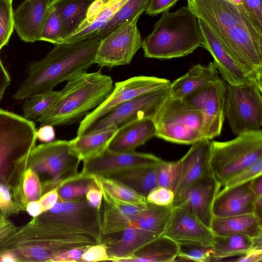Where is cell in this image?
<instances>
[{
	"label": "cell",
	"instance_id": "6da1fadb",
	"mask_svg": "<svg viewBox=\"0 0 262 262\" xmlns=\"http://www.w3.org/2000/svg\"><path fill=\"white\" fill-rule=\"evenodd\" d=\"M241 67L262 84V32L243 7L227 0H187Z\"/></svg>",
	"mask_w": 262,
	"mask_h": 262
},
{
	"label": "cell",
	"instance_id": "7a4b0ae2",
	"mask_svg": "<svg viewBox=\"0 0 262 262\" xmlns=\"http://www.w3.org/2000/svg\"><path fill=\"white\" fill-rule=\"evenodd\" d=\"M100 40L91 38L55 45L42 59L30 63L27 76L12 96L16 100L53 90L60 83L86 72L95 63Z\"/></svg>",
	"mask_w": 262,
	"mask_h": 262
},
{
	"label": "cell",
	"instance_id": "3957f363",
	"mask_svg": "<svg viewBox=\"0 0 262 262\" xmlns=\"http://www.w3.org/2000/svg\"><path fill=\"white\" fill-rule=\"evenodd\" d=\"M203 41L199 18L187 5L163 12L142 48L145 57L170 59L191 54Z\"/></svg>",
	"mask_w": 262,
	"mask_h": 262
},
{
	"label": "cell",
	"instance_id": "277c9868",
	"mask_svg": "<svg viewBox=\"0 0 262 262\" xmlns=\"http://www.w3.org/2000/svg\"><path fill=\"white\" fill-rule=\"evenodd\" d=\"M113 80L100 71L85 72L67 81L52 108L35 121L58 126L77 122L111 94Z\"/></svg>",
	"mask_w": 262,
	"mask_h": 262
},
{
	"label": "cell",
	"instance_id": "5b68a950",
	"mask_svg": "<svg viewBox=\"0 0 262 262\" xmlns=\"http://www.w3.org/2000/svg\"><path fill=\"white\" fill-rule=\"evenodd\" d=\"M79 233L49 224L38 216L0 244V252L13 251L19 262L51 261L58 254L82 246Z\"/></svg>",
	"mask_w": 262,
	"mask_h": 262
},
{
	"label": "cell",
	"instance_id": "8992f818",
	"mask_svg": "<svg viewBox=\"0 0 262 262\" xmlns=\"http://www.w3.org/2000/svg\"><path fill=\"white\" fill-rule=\"evenodd\" d=\"M36 130L33 121L0 108V183L15 186L35 146Z\"/></svg>",
	"mask_w": 262,
	"mask_h": 262
},
{
	"label": "cell",
	"instance_id": "52a82bcc",
	"mask_svg": "<svg viewBox=\"0 0 262 262\" xmlns=\"http://www.w3.org/2000/svg\"><path fill=\"white\" fill-rule=\"evenodd\" d=\"M156 136L168 142L192 145L205 140L201 112L182 99L169 94L151 117Z\"/></svg>",
	"mask_w": 262,
	"mask_h": 262
},
{
	"label": "cell",
	"instance_id": "ba28073f",
	"mask_svg": "<svg viewBox=\"0 0 262 262\" xmlns=\"http://www.w3.org/2000/svg\"><path fill=\"white\" fill-rule=\"evenodd\" d=\"M80 162L70 151L69 141L57 140L35 146L28 156L24 170L30 168L38 174H46L50 177L41 183L42 195L78 179Z\"/></svg>",
	"mask_w": 262,
	"mask_h": 262
},
{
	"label": "cell",
	"instance_id": "9c48e42d",
	"mask_svg": "<svg viewBox=\"0 0 262 262\" xmlns=\"http://www.w3.org/2000/svg\"><path fill=\"white\" fill-rule=\"evenodd\" d=\"M227 141H211L210 165L221 187L241 169L262 158V130L248 131Z\"/></svg>",
	"mask_w": 262,
	"mask_h": 262
},
{
	"label": "cell",
	"instance_id": "30bf717a",
	"mask_svg": "<svg viewBox=\"0 0 262 262\" xmlns=\"http://www.w3.org/2000/svg\"><path fill=\"white\" fill-rule=\"evenodd\" d=\"M261 93L254 84L226 83L225 116L234 135L261 129Z\"/></svg>",
	"mask_w": 262,
	"mask_h": 262
},
{
	"label": "cell",
	"instance_id": "8fae6325",
	"mask_svg": "<svg viewBox=\"0 0 262 262\" xmlns=\"http://www.w3.org/2000/svg\"><path fill=\"white\" fill-rule=\"evenodd\" d=\"M38 217L51 225L90 235L102 242L101 209L91 205L85 195L68 201L58 200L51 209Z\"/></svg>",
	"mask_w": 262,
	"mask_h": 262
},
{
	"label": "cell",
	"instance_id": "7c38bea8",
	"mask_svg": "<svg viewBox=\"0 0 262 262\" xmlns=\"http://www.w3.org/2000/svg\"><path fill=\"white\" fill-rule=\"evenodd\" d=\"M167 79L155 76H137L116 82L111 94L98 107L88 113L80 122L77 136L86 131L119 105L139 96L170 86Z\"/></svg>",
	"mask_w": 262,
	"mask_h": 262
},
{
	"label": "cell",
	"instance_id": "4fadbf2b",
	"mask_svg": "<svg viewBox=\"0 0 262 262\" xmlns=\"http://www.w3.org/2000/svg\"><path fill=\"white\" fill-rule=\"evenodd\" d=\"M141 15H137L100 40L95 63L111 68L130 63L142 47V40L137 26Z\"/></svg>",
	"mask_w": 262,
	"mask_h": 262
},
{
	"label": "cell",
	"instance_id": "5bb4252c",
	"mask_svg": "<svg viewBox=\"0 0 262 262\" xmlns=\"http://www.w3.org/2000/svg\"><path fill=\"white\" fill-rule=\"evenodd\" d=\"M226 82L221 78L191 93L184 99L202 113V132L210 140L221 134L225 116Z\"/></svg>",
	"mask_w": 262,
	"mask_h": 262
},
{
	"label": "cell",
	"instance_id": "9a60e30c",
	"mask_svg": "<svg viewBox=\"0 0 262 262\" xmlns=\"http://www.w3.org/2000/svg\"><path fill=\"white\" fill-rule=\"evenodd\" d=\"M169 86L139 96L119 105L89 128L84 134L112 128H119L137 119L151 118L169 94Z\"/></svg>",
	"mask_w": 262,
	"mask_h": 262
},
{
	"label": "cell",
	"instance_id": "2e32d148",
	"mask_svg": "<svg viewBox=\"0 0 262 262\" xmlns=\"http://www.w3.org/2000/svg\"><path fill=\"white\" fill-rule=\"evenodd\" d=\"M163 160L148 153L115 152L107 149L96 157L83 161L79 178L96 175L108 177L132 168L155 166Z\"/></svg>",
	"mask_w": 262,
	"mask_h": 262
},
{
	"label": "cell",
	"instance_id": "e0dca14e",
	"mask_svg": "<svg viewBox=\"0 0 262 262\" xmlns=\"http://www.w3.org/2000/svg\"><path fill=\"white\" fill-rule=\"evenodd\" d=\"M221 187L213 173H211L190 185L171 205L188 211L211 229L213 203Z\"/></svg>",
	"mask_w": 262,
	"mask_h": 262
},
{
	"label": "cell",
	"instance_id": "ac0fdd59",
	"mask_svg": "<svg viewBox=\"0 0 262 262\" xmlns=\"http://www.w3.org/2000/svg\"><path fill=\"white\" fill-rule=\"evenodd\" d=\"M203 41L202 46L212 55L216 68L222 79L228 84H251L262 90V84L248 74L224 47L206 24L200 19Z\"/></svg>",
	"mask_w": 262,
	"mask_h": 262
},
{
	"label": "cell",
	"instance_id": "d6986e66",
	"mask_svg": "<svg viewBox=\"0 0 262 262\" xmlns=\"http://www.w3.org/2000/svg\"><path fill=\"white\" fill-rule=\"evenodd\" d=\"M162 235L178 244H200L208 246H212L214 236L210 228L188 211L179 207H173Z\"/></svg>",
	"mask_w": 262,
	"mask_h": 262
},
{
	"label": "cell",
	"instance_id": "ffe728a7",
	"mask_svg": "<svg viewBox=\"0 0 262 262\" xmlns=\"http://www.w3.org/2000/svg\"><path fill=\"white\" fill-rule=\"evenodd\" d=\"M191 145L180 159L181 173L174 192L173 200L192 184L213 173L210 165L211 141L204 140Z\"/></svg>",
	"mask_w": 262,
	"mask_h": 262
},
{
	"label": "cell",
	"instance_id": "44dd1931",
	"mask_svg": "<svg viewBox=\"0 0 262 262\" xmlns=\"http://www.w3.org/2000/svg\"><path fill=\"white\" fill-rule=\"evenodd\" d=\"M51 0H25L13 11L14 29L26 42L39 41Z\"/></svg>",
	"mask_w": 262,
	"mask_h": 262
},
{
	"label": "cell",
	"instance_id": "7402d4cb",
	"mask_svg": "<svg viewBox=\"0 0 262 262\" xmlns=\"http://www.w3.org/2000/svg\"><path fill=\"white\" fill-rule=\"evenodd\" d=\"M257 196L253 192L249 183L220 191L213 206V217H228L254 213Z\"/></svg>",
	"mask_w": 262,
	"mask_h": 262
},
{
	"label": "cell",
	"instance_id": "603a6c76",
	"mask_svg": "<svg viewBox=\"0 0 262 262\" xmlns=\"http://www.w3.org/2000/svg\"><path fill=\"white\" fill-rule=\"evenodd\" d=\"M155 136L156 127L151 118H140L119 128L107 149L119 152H134Z\"/></svg>",
	"mask_w": 262,
	"mask_h": 262
},
{
	"label": "cell",
	"instance_id": "cb8c5ba5",
	"mask_svg": "<svg viewBox=\"0 0 262 262\" xmlns=\"http://www.w3.org/2000/svg\"><path fill=\"white\" fill-rule=\"evenodd\" d=\"M127 0H96L90 7L85 19L63 43L89 39L111 19Z\"/></svg>",
	"mask_w": 262,
	"mask_h": 262
},
{
	"label": "cell",
	"instance_id": "d4e9b609",
	"mask_svg": "<svg viewBox=\"0 0 262 262\" xmlns=\"http://www.w3.org/2000/svg\"><path fill=\"white\" fill-rule=\"evenodd\" d=\"M219 73L213 62L207 64L192 66L184 75L171 82L169 95L174 98L184 99L191 93L217 80Z\"/></svg>",
	"mask_w": 262,
	"mask_h": 262
},
{
	"label": "cell",
	"instance_id": "484cf974",
	"mask_svg": "<svg viewBox=\"0 0 262 262\" xmlns=\"http://www.w3.org/2000/svg\"><path fill=\"white\" fill-rule=\"evenodd\" d=\"M120 232L119 238L110 242L102 241L106 246L107 261L118 262L161 235L151 231L137 228H127Z\"/></svg>",
	"mask_w": 262,
	"mask_h": 262
},
{
	"label": "cell",
	"instance_id": "4316f807",
	"mask_svg": "<svg viewBox=\"0 0 262 262\" xmlns=\"http://www.w3.org/2000/svg\"><path fill=\"white\" fill-rule=\"evenodd\" d=\"M262 219L255 213L213 217L211 230L215 235H242L251 238L262 236Z\"/></svg>",
	"mask_w": 262,
	"mask_h": 262
},
{
	"label": "cell",
	"instance_id": "83f0119b",
	"mask_svg": "<svg viewBox=\"0 0 262 262\" xmlns=\"http://www.w3.org/2000/svg\"><path fill=\"white\" fill-rule=\"evenodd\" d=\"M118 129L112 128L77 136L69 141L70 150L81 161L100 155L108 149Z\"/></svg>",
	"mask_w": 262,
	"mask_h": 262
},
{
	"label": "cell",
	"instance_id": "f1b7e54d",
	"mask_svg": "<svg viewBox=\"0 0 262 262\" xmlns=\"http://www.w3.org/2000/svg\"><path fill=\"white\" fill-rule=\"evenodd\" d=\"M179 246L178 243L161 235L150 242L129 256L122 258L118 262H171L178 256Z\"/></svg>",
	"mask_w": 262,
	"mask_h": 262
},
{
	"label": "cell",
	"instance_id": "f546056e",
	"mask_svg": "<svg viewBox=\"0 0 262 262\" xmlns=\"http://www.w3.org/2000/svg\"><path fill=\"white\" fill-rule=\"evenodd\" d=\"M95 1H51L50 6L57 10L61 19L64 39L74 33L84 21L90 7Z\"/></svg>",
	"mask_w": 262,
	"mask_h": 262
},
{
	"label": "cell",
	"instance_id": "4dcf8cb0",
	"mask_svg": "<svg viewBox=\"0 0 262 262\" xmlns=\"http://www.w3.org/2000/svg\"><path fill=\"white\" fill-rule=\"evenodd\" d=\"M159 164L132 168L107 177L122 183L146 198L150 191L157 186V179Z\"/></svg>",
	"mask_w": 262,
	"mask_h": 262
},
{
	"label": "cell",
	"instance_id": "1f68e13d",
	"mask_svg": "<svg viewBox=\"0 0 262 262\" xmlns=\"http://www.w3.org/2000/svg\"><path fill=\"white\" fill-rule=\"evenodd\" d=\"M172 205L158 206L148 203L147 207L136 215L128 228H137L162 235L171 217Z\"/></svg>",
	"mask_w": 262,
	"mask_h": 262
},
{
	"label": "cell",
	"instance_id": "d6a6232c",
	"mask_svg": "<svg viewBox=\"0 0 262 262\" xmlns=\"http://www.w3.org/2000/svg\"><path fill=\"white\" fill-rule=\"evenodd\" d=\"M253 246V239L242 235L214 234L212 244L211 261L246 254Z\"/></svg>",
	"mask_w": 262,
	"mask_h": 262
},
{
	"label": "cell",
	"instance_id": "836d02e7",
	"mask_svg": "<svg viewBox=\"0 0 262 262\" xmlns=\"http://www.w3.org/2000/svg\"><path fill=\"white\" fill-rule=\"evenodd\" d=\"M11 191L20 211H25L29 202L39 200L42 195L41 183L38 174L31 168L25 169Z\"/></svg>",
	"mask_w": 262,
	"mask_h": 262
},
{
	"label": "cell",
	"instance_id": "e575fe53",
	"mask_svg": "<svg viewBox=\"0 0 262 262\" xmlns=\"http://www.w3.org/2000/svg\"><path fill=\"white\" fill-rule=\"evenodd\" d=\"M102 193L109 197L123 202L136 204H146L145 197L122 183L107 177L91 176Z\"/></svg>",
	"mask_w": 262,
	"mask_h": 262
},
{
	"label": "cell",
	"instance_id": "d590c367",
	"mask_svg": "<svg viewBox=\"0 0 262 262\" xmlns=\"http://www.w3.org/2000/svg\"><path fill=\"white\" fill-rule=\"evenodd\" d=\"M149 0H127L111 19L89 39L101 40L111 32L145 11Z\"/></svg>",
	"mask_w": 262,
	"mask_h": 262
},
{
	"label": "cell",
	"instance_id": "8d00e7d4",
	"mask_svg": "<svg viewBox=\"0 0 262 262\" xmlns=\"http://www.w3.org/2000/svg\"><path fill=\"white\" fill-rule=\"evenodd\" d=\"M60 93V91L52 90L34 95L25 99L23 116L27 120L36 121L52 108Z\"/></svg>",
	"mask_w": 262,
	"mask_h": 262
},
{
	"label": "cell",
	"instance_id": "74e56055",
	"mask_svg": "<svg viewBox=\"0 0 262 262\" xmlns=\"http://www.w3.org/2000/svg\"><path fill=\"white\" fill-rule=\"evenodd\" d=\"M62 25L57 10L49 6L42 26L39 41H45L55 45L63 42Z\"/></svg>",
	"mask_w": 262,
	"mask_h": 262
},
{
	"label": "cell",
	"instance_id": "f35d334b",
	"mask_svg": "<svg viewBox=\"0 0 262 262\" xmlns=\"http://www.w3.org/2000/svg\"><path fill=\"white\" fill-rule=\"evenodd\" d=\"M96 186H97L92 177L78 178L58 188V200L68 201L85 196L90 189Z\"/></svg>",
	"mask_w": 262,
	"mask_h": 262
},
{
	"label": "cell",
	"instance_id": "ab89813d",
	"mask_svg": "<svg viewBox=\"0 0 262 262\" xmlns=\"http://www.w3.org/2000/svg\"><path fill=\"white\" fill-rule=\"evenodd\" d=\"M181 170L180 160L176 161L162 160L158 167L157 186L165 187L174 192L179 180Z\"/></svg>",
	"mask_w": 262,
	"mask_h": 262
},
{
	"label": "cell",
	"instance_id": "60d3db41",
	"mask_svg": "<svg viewBox=\"0 0 262 262\" xmlns=\"http://www.w3.org/2000/svg\"><path fill=\"white\" fill-rule=\"evenodd\" d=\"M179 251L175 261H211L212 246L200 244H179Z\"/></svg>",
	"mask_w": 262,
	"mask_h": 262
},
{
	"label": "cell",
	"instance_id": "b9f144b4",
	"mask_svg": "<svg viewBox=\"0 0 262 262\" xmlns=\"http://www.w3.org/2000/svg\"><path fill=\"white\" fill-rule=\"evenodd\" d=\"M262 174V158L229 178L224 183L222 189L226 190L247 183Z\"/></svg>",
	"mask_w": 262,
	"mask_h": 262
},
{
	"label": "cell",
	"instance_id": "7bdbcfd3",
	"mask_svg": "<svg viewBox=\"0 0 262 262\" xmlns=\"http://www.w3.org/2000/svg\"><path fill=\"white\" fill-rule=\"evenodd\" d=\"M13 30L12 2L0 0V51L7 45Z\"/></svg>",
	"mask_w": 262,
	"mask_h": 262
},
{
	"label": "cell",
	"instance_id": "ee69618b",
	"mask_svg": "<svg viewBox=\"0 0 262 262\" xmlns=\"http://www.w3.org/2000/svg\"><path fill=\"white\" fill-rule=\"evenodd\" d=\"M20 211L13 198L11 189L7 185L0 183V213L8 217Z\"/></svg>",
	"mask_w": 262,
	"mask_h": 262
},
{
	"label": "cell",
	"instance_id": "f6af8a7d",
	"mask_svg": "<svg viewBox=\"0 0 262 262\" xmlns=\"http://www.w3.org/2000/svg\"><path fill=\"white\" fill-rule=\"evenodd\" d=\"M148 203L158 206L171 205L174 199V192L161 186L151 189L146 197Z\"/></svg>",
	"mask_w": 262,
	"mask_h": 262
},
{
	"label": "cell",
	"instance_id": "bcb514c9",
	"mask_svg": "<svg viewBox=\"0 0 262 262\" xmlns=\"http://www.w3.org/2000/svg\"><path fill=\"white\" fill-rule=\"evenodd\" d=\"M108 259L106 246L103 242L88 247L81 257L82 262L107 261Z\"/></svg>",
	"mask_w": 262,
	"mask_h": 262
},
{
	"label": "cell",
	"instance_id": "7dc6e473",
	"mask_svg": "<svg viewBox=\"0 0 262 262\" xmlns=\"http://www.w3.org/2000/svg\"><path fill=\"white\" fill-rule=\"evenodd\" d=\"M243 6L257 29L262 32L261 0H243Z\"/></svg>",
	"mask_w": 262,
	"mask_h": 262
},
{
	"label": "cell",
	"instance_id": "c3c4849f",
	"mask_svg": "<svg viewBox=\"0 0 262 262\" xmlns=\"http://www.w3.org/2000/svg\"><path fill=\"white\" fill-rule=\"evenodd\" d=\"M180 0H149L145 12L150 16L156 15L174 6Z\"/></svg>",
	"mask_w": 262,
	"mask_h": 262
},
{
	"label": "cell",
	"instance_id": "681fc988",
	"mask_svg": "<svg viewBox=\"0 0 262 262\" xmlns=\"http://www.w3.org/2000/svg\"><path fill=\"white\" fill-rule=\"evenodd\" d=\"M88 247L77 248L61 252L54 257L52 262H82L81 257Z\"/></svg>",
	"mask_w": 262,
	"mask_h": 262
},
{
	"label": "cell",
	"instance_id": "f907efd6",
	"mask_svg": "<svg viewBox=\"0 0 262 262\" xmlns=\"http://www.w3.org/2000/svg\"><path fill=\"white\" fill-rule=\"evenodd\" d=\"M17 228L8 217L0 213V244L13 234Z\"/></svg>",
	"mask_w": 262,
	"mask_h": 262
},
{
	"label": "cell",
	"instance_id": "816d5d0a",
	"mask_svg": "<svg viewBox=\"0 0 262 262\" xmlns=\"http://www.w3.org/2000/svg\"><path fill=\"white\" fill-rule=\"evenodd\" d=\"M57 188H54L43 193L39 200L43 212L51 209L57 202L59 196Z\"/></svg>",
	"mask_w": 262,
	"mask_h": 262
},
{
	"label": "cell",
	"instance_id": "f5cc1de1",
	"mask_svg": "<svg viewBox=\"0 0 262 262\" xmlns=\"http://www.w3.org/2000/svg\"><path fill=\"white\" fill-rule=\"evenodd\" d=\"M56 134L54 126L49 124L41 125L36 130V138L42 143L54 140Z\"/></svg>",
	"mask_w": 262,
	"mask_h": 262
},
{
	"label": "cell",
	"instance_id": "db71d44e",
	"mask_svg": "<svg viewBox=\"0 0 262 262\" xmlns=\"http://www.w3.org/2000/svg\"><path fill=\"white\" fill-rule=\"evenodd\" d=\"M232 260L236 262H259L262 260V247L253 246L246 254Z\"/></svg>",
	"mask_w": 262,
	"mask_h": 262
},
{
	"label": "cell",
	"instance_id": "11a10c76",
	"mask_svg": "<svg viewBox=\"0 0 262 262\" xmlns=\"http://www.w3.org/2000/svg\"><path fill=\"white\" fill-rule=\"evenodd\" d=\"M85 198L91 205L98 209H101L103 193L97 186L90 189L85 194Z\"/></svg>",
	"mask_w": 262,
	"mask_h": 262
},
{
	"label": "cell",
	"instance_id": "9f6ffc18",
	"mask_svg": "<svg viewBox=\"0 0 262 262\" xmlns=\"http://www.w3.org/2000/svg\"><path fill=\"white\" fill-rule=\"evenodd\" d=\"M25 211L33 217H37L43 213L39 200L29 202L26 207Z\"/></svg>",
	"mask_w": 262,
	"mask_h": 262
},
{
	"label": "cell",
	"instance_id": "6f0895ef",
	"mask_svg": "<svg viewBox=\"0 0 262 262\" xmlns=\"http://www.w3.org/2000/svg\"><path fill=\"white\" fill-rule=\"evenodd\" d=\"M248 183L256 196H262V174L252 179Z\"/></svg>",
	"mask_w": 262,
	"mask_h": 262
},
{
	"label": "cell",
	"instance_id": "680465c9",
	"mask_svg": "<svg viewBox=\"0 0 262 262\" xmlns=\"http://www.w3.org/2000/svg\"><path fill=\"white\" fill-rule=\"evenodd\" d=\"M0 262H19L16 254L11 251L0 252Z\"/></svg>",
	"mask_w": 262,
	"mask_h": 262
},
{
	"label": "cell",
	"instance_id": "91938a15",
	"mask_svg": "<svg viewBox=\"0 0 262 262\" xmlns=\"http://www.w3.org/2000/svg\"><path fill=\"white\" fill-rule=\"evenodd\" d=\"M262 196H258L257 197V199L255 203V209H254V213L261 218V212H262Z\"/></svg>",
	"mask_w": 262,
	"mask_h": 262
},
{
	"label": "cell",
	"instance_id": "94428289",
	"mask_svg": "<svg viewBox=\"0 0 262 262\" xmlns=\"http://www.w3.org/2000/svg\"><path fill=\"white\" fill-rule=\"evenodd\" d=\"M232 3L237 5H242L243 3V0H227Z\"/></svg>",
	"mask_w": 262,
	"mask_h": 262
},
{
	"label": "cell",
	"instance_id": "6125c7cd",
	"mask_svg": "<svg viewBox=\"0 0 262 262\" xmlns=\"http://www.w3.org/2000/svg\"><path fill=\"white\" fill-rule=\"evenodd\" d=\"M6 1H10V2H12L13 1V0H6Z\"/></svg>",
	"mask_w": 262,
	"mask_h": 262
}]
</instances>
